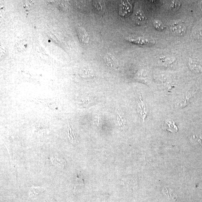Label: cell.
Listing matches in <instances>:
<instances>
[{"instance_id": "obj_1", "label": "cell", "mask_w": 202, "mask_h": 202, "mask_svg": "<svg viewBox=\"0 0 202 202\" xmlns=\"http://www.w3.org/2000/svg\"><path fill=\"white\" fill-rule=\"evenodd\" d=\"M137 112L143 121H144L148 114V110L147 105L143 101L141 94H140L137 100Z\"/></svg>"}, {"instance_id": "obj_2", "label": "cell", "mask_w": 202, "mask_h": 202, "mask_svg": "<svg viewBox=\"0 0 202 202\" xmlns=\"http://www.w3.org/2000/svg\"><path fill=\"white\" fill-rule=\"evenodd\" d=\"M172 30L174 34L178 36H182L185 34L187 30L184 25L182 24H176L172 27Z\"/></svg>"}, {"instance_id": "obj_3", "label": "cell", "mask_w": 202, "mask_h": 202, "mask_svg": "<svg viewBox=\"0 0 202 202\" xmlns=\"http://www.w3.org/2000/svg\"><path fill=\"white\" fill-rule=\"evenodd\" d=\"M78 33L80 41L84 44L89 42V37L86 30L82 27H79L78 29Z\"/></svg>"}, {"instance_id": "obj_4", "label": "cell", "mask_w": 202, "mask_h": 202, "mask_svg": "<svg viewBox=\"0 0 202 202\" xmlns=\"http://www.w3.org/2000/svg\"><path fill=\"white\" fill-rule=\"evenodd\" d=\"M131 6L129 3L126 1L122 2L120 6V14L121 16H125L131 12Z\"/></svg>"}, {"instance_id": "obj_5", "label": "cell", "mask_w": 202, "mask_h": 202, "mask_svg": "<svg viewBox=\"0 0 202 202\" xmlns=\"http://www.w3.org/2000/svg\"><path fill=\"white\" fill-rule=\"evenodd\" d=\"M146 17L142 11L139 10L136 13L135 16V20L138 24L142 25L146 22Z\"/></svg>"}, {"instance_id": "obj_6", "label": "cell", "mask_w": 202, "mask_h": 202, "mask_svg": "<svg viewBox=\"0 0 202 202\" xmlns=\"http://www.w3.org/2000/svg\"><path fill=\"white\" fill-rule=\"evenodd\" d=\"M56 5L59 10L63 11V12H67L70 9L69 3L67 1H56Z\"/></svg>"}, {"instance_id": "obj_7", "label": "cell", "mask_w": 202, "mask_h": 202, "mask_svg": "<svg viewBox=\"0 0 202 202\" xmlns=\"http://www.w3.org/2000/svg\"><path fill=\"white\" fill-rule=\"evenodd\" d=\"M164 126L166 130L172 133H175L178 131V128L175 125V122L172 121H166Z\"/></svg>"}, {"instance_id": "obj_8", "label": "cell", "mask_w": 202, "mask_h": 202, "mask_svg": "<svg viewBox=\"0 0 202 202\" xmlns=\"http://www.w3.org/2000/svg\"><path fill=\"white\" fill-rule=\"evenodd\" d=\"M68 127V136L69 140L73 144H76L77 142V138L72 125L69 123Z\"/></svg>"}, {"instance_id": "obj_9", "label": "cell", "mask_w": 202, "mask_h": 202, "mask_svg": "<svg viewBox=\"0 0 202 202\" xmlns=\"http://www.w3.org/2000/svg\"><path fill=\"white\" fill-rule=\"evenodd\" d=\"M105 60L107 65L111 67H116L118 65L116 58L110 54H107L105 57Z\"/></svg>"}, {"instance_id": "obj_10", "label": "cell", "mask_w": 202, "mask_h": 202, "mask_svg": "<svg viewBox=\"0 0 202 202\" xmlns=\"http://www.w3.org/2000/svg\"><path fill=\"white\" fill-rule=\"evenodd\" d=\"M117 121L121 128L124 131L126 129V124L125 118H124L121 112L119 110L117 111Z\"/></svg>"}, {"instance_id": "obj_11", "label": "cell", "mask_w": 202, "mask_h": 202, "mask_svg": "<svg viewBox=\"0 0 202 202\" xmlns=\"http://www.w3.org/2000/svg\"><path fill=\"white\" fill-rule=\"evenodd\" d=\"M189 67L190 70L194 72L200 73L202 71L201 66L194 60H190L189 63Z\"/></svg>"}, {"instance_id": "obj_12", "label": "cell", "mask_w": 202, "mask_h": 202, "mask_svg": "<svg viewBox=\"0 0 202 202\" xmlns=\"http://www.w3.org/2000/svg\"><path fill=\"white\" fill-rule=\"evenodd\" d=\"M43 190L40 187L32 186L30 190V194L31 196H37L39 195Z\"/></svg>"}, {"instance_id": "obj_13", "label": "cell", "mask_w": 202, "mask_h": 202, "mask_svg": "<svg viewBox=\"0 0 202 202\" xmlns=\"http://www.w3.org/2000/svg\"><path fill=\"white\" fill-rule=\"evenodd\" d=\"M27 43L24 41H18L16 44L17 50L19 52H23L25 51L27 47Z\"/></svg>"}, {"instance_id": "obj_14", "label": "cell", "mask_w": 202, "mask_h": 202, "mask_svg": "<svg viewBox=\"0 0 202 202\" xmlns=\"http://www.w3.org/2000/svg\"><path fill=\"white\" fill-rule=\"evenodd\" d=\"M95 7L97 10L99 11V12L103 13L104 11H105V5L104 3L102 1H95Z\"/></svg>"}, {"instance_id": "obj_15", "label": "cell", "mask_w": 202, "mask_h": 202, "mask_svg": "<svg viewBox=\"0 0 202 202\" xmlns=\"http://www.w3.org/2000/svg\"><path fill=\"white\" fill-rule=\"evenodd\" d=\"M192 97V94L189 93L185 94L184 97H183L182 101L180 103V106L182 107L186 106L188 103L189 102L190 100Z\"/></svg>"}, {"instance_id": "obj_16", "label": "cell", "mask_w": 202, "mask_h": 202, "mask_svg": "<svg viewBox=\"0 0 202 202\" xmlns=\"http://www.w3.org/2000/svg\"><path fill=\"white\" fill-rule=\"evenodd\" d=\"M181 4L179 1H173L170 5V9L173 11H175L179 8Z\"/></svg>"}, {"instance_id": "obj_17", "label": "cell", "mask_w": 202, "mask_h": 202, "mask_svg": "<svg viewBox=\"0 0 202 202\" xmlns=\"http://www.w3.org/2000/svg\"><path fill=\"white\" fill-rule=\"evenodd\" d=\"M154 25L155 27L158 31H162L165 28V26L164 24H162V22L158 20L155 21L154 22Z\"/></svg>"}, {"instance_id": "obj_18", "label": "cell", "mask_w": 202, "mask_h": 202, "mask_svg": "<svg viewBox=\"0 0 202 202\" xmlns=\"http://www.w3.org/2000/svg\"><path fill=\"white\" fill-rule=\"evenodd\" d=\"M84 182L82 179H81L80 178L77 179V183L75 185L74 190L76 189L79 186H84Z\"/></svg>"}, {"instance_id": "obj_19", "label": "cell", "mask_w": 202, "mask_h": 202, "mask_svg": "<svg viewBox=\"0 0 202 202\" xmlns=\"http://www.w3.org/2000/svg\"><path fill=\"white\" fill-rule=\"evenodd\" d=\"M3 49L2 47H1V58H2L3 56H4L5 55L6 52L5 50H4L3 52Z\"/></svg>"}, {"instance_id": "obj_20", "label": "cell", "mask_w": 202, "mask_h": 202, "mask_svg": "<svg viewBox=\"0 0 202 202\" xmlns=\"http://www.w3.org/2000/svg\"><path fill=\"white\" fill-rule=\"evenodd\" d=\"M200 6L201 8V9H202V2H201V3H200Z\"/></svg>"}]
</instances>
